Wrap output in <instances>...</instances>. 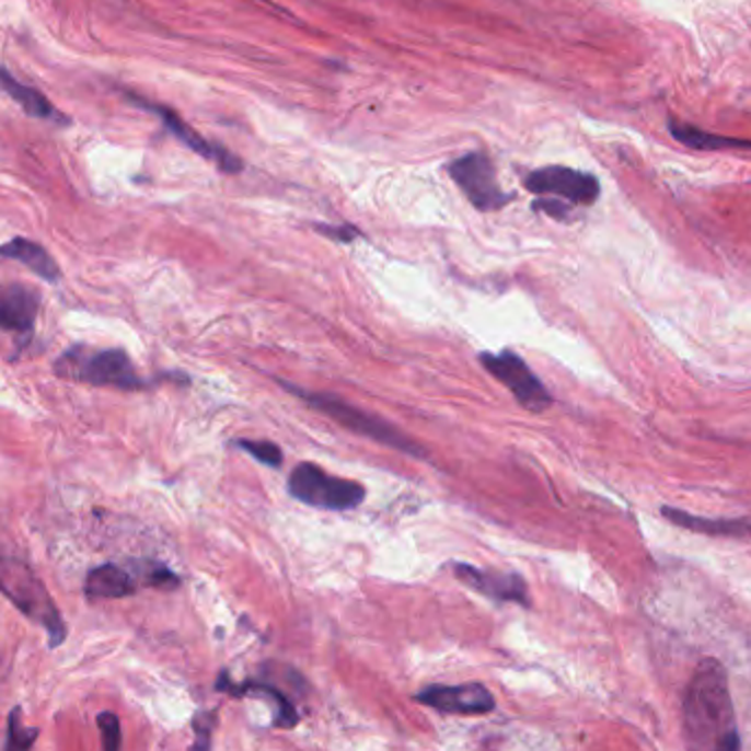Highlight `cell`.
I'll use <instances>...</instances> for the list:
<instances>
[{
    "label": "cell",
    "instance_id": "obj_1",
    "mask_svg": "<svg viewBox=\"0 0 751 751\" xmlns=\"http://www.w3.org/2000/svg\"><path fill=\"white\" fill-rule=\"evenodd\" d=\"M683 738L688 751H723L740 740L729 677L718 659H703L685 688Z\"/></svg>",
    "mask_w": 751,
    "mask_h": 751
},
{
    "label": "cell",
    "instance_id": "obj_2",
    "mask_svg": "<svg viewBox=\"0 0 751 751\" xmlns=\"http://www.w3.org/2000/svg\"><path fill=\"white\" fill-rule=\"evenodd\" d=\"M281 388L286 392H290L292 396H297L299 401H303L308 407H312L314 412L327 416L330 420H334L336 425L345 427L351 434H358L367 440H373L379 444H385L394 451H401L409 458L416 460H427L429 453L409 436H405L398 427L390 425L388 420H383L381 416H373L367 414L365 409L345 403L343 398H336L332 394H319V392H305L301 388H294L290 383H281Z\"/></svg>",
    "mask_w": 751,
    "mask_h": 751
},
{
    "label": "cell",
    "instance_id": "obj_3",
    "mask_svg": "<svg viewBox=\"0 0 751 751\" xmlns=\"http://www.w3.org/2000/svg\"><path fill=\"white\" fill-rule=\"evenodd\" d=\"M0 593L30 620L45 626L51 648L60 646L67 639V624L60 615V609L56 606L45 582L27 563L0 556Z\"/></svg>",
    "mask_w": 751,
    "mask_h": 751
},
{
    "label": "cell",
    "instance_id": "obj_4",
    "mask_svg": "<svg viewBox=\"0 0 751 751\" xmlns=\"http://www.w3.org/2000/svg\"><path fill=\"white\" fill-rule=\"evenodd\" d=\"M56 371L62 379L89 383L95 388H115L124 392L146 388V381L124 349L95 351L84 345H76L58 358Z\"/></svg>",
    "mask_w": 751,
    "mask_h": 751
},
{
    "label": "cell",
    "instance_id": "obj_5",
    "mask_svg": "<svg viewBox=\"0 0 751 751\" xmlns=\"http://www.w3.org/2000/svg\"><path fill=\"white\" fill-rule=\"evenodd\" d=\"M288 493L305 506L332 512L354 510L365 499V488L358 482L334 477L310 462H301L292 469Z\"/></svg>",
    "mask_w": 751,
    "mask_h": 751
},
{
    "label": "cell",
    "instance_id": "obj_6",
    "mask_svg": "<svg viewBox=\"0 0 751 751\" xmlns=\"http://www.w3.org/2000/svg\"><path fill=\"white\" fill-rule=\"evenodd\" d=\"M480 362L530 414H541L554 403L547 388L519 354L510 349L484 351L480 354Z\"/></svg>",
    "mask_w": 751,
    "mask_h": 751
},
{
    "label": "cell",
    "instance_id": "obj_7",
    "mask_svg": "<svg viewBox=\"0 0 751 751\" xmlns=\"http://www.w3.org/2000/svg\"><path fill=\"white\" fill-rule=\"evenodd\" d=\"M449 174L469 203L484 213L499 211L512 200V194L501 189L495 165L486 152H469L455 159L449 165Z\"/></svg>",
    "mask_w": 751,
    "mask_h": 751
},
{
    "label": "cell",
    "instance_id": "obj_8",
    "mask_svg": "<svg viewBox=\"0 0 751 751\" xmlns=\"http://www.w3.org/2000/svg\"><path fill=\"white\" fill-rule=\"evenodd\" d=\"M523 183L536 196H556L571 205H593L600 198V181L593 174L565 165L534 170Z\"/></svg>",
    "mask_w": 751,
    "mask_h": 751
},
{
    "label": "cell",
    "instance_id": "obj_9",
    "mask_svg": "<svg viewBox=\"0 0 751 751\" xmlns=\"http://www.w3.org/2000/svg\"><path fill=\"white\" fill-rule=\"evenodd\" d=\"M128 100L135 102L137 106H141L143 111L157 115V117L161 119V124H163L183 146H187L192 152L200 154L203 159L211 161L218 170H222V172H227V174H238V172H242L244 165H242V161H240L233 152H229V150L222 148V146H216V143L207 141V139H205L203 135H198L187 122H183L172 108H167V106H163V104H154V102H150V100H146V97H141V95H137V93H128Z\"/></svg>",
    "mask_w": 751,
    "mask_h": 751
},
{
    "label": "cell",
    "instance_id": "obj_10",
    "mask_svg": "<svg viewBox=\"0 0 751 751\" xmlns=\"http://www.w3.org/2000/svg\"><path fill=\"white\" fill-rule=\"evenodd\" d=\"M418 703L429 705L438 712L477 716L495 709V696L484 683H460V685H431L414 696Z\"/></svg>",
    "mask_w": 751,
    "mask_h": 751
},
{
    "label": "cell",
    "instance_id": "obj_11",
    "mask_svg": "<svg viewBox=\"0 0 751 751\" xmlns=\"http://www.w3.org/2000/svg\"><path fill=\"white\" fill-rule=\"evenodd\" d=\"M455 576L471 589L480 591L482 596L497 600V602H517L530 606L528 585L517 574H499V571H484L473 565L458 563Z\"/></svg>",
    "mask_w": 751,
    "mask_h": 751
},
{
    "label": "cell",
    "instance_id": "obj_12",
    "mask_svg": "<svg viewBox=\"0 0 751 751\" xmlns=\"http://www.w3.org/2000/svg\"><path fill=\"white\" fill-rule=\"evenodd\" d=\"M216 688L220 692H227V694H233V696H257V698H264L275 709V725L277 727H294L297 720H299V714H297L294 705L290 703V698L279 688H275L270 683H257V681L233 683V681H229L227 672H222L218 677Z\"/></svg>",
    "mask_w": 751,
    "mask_h": 751
},
{
    "label": "cell",
    "instance_id": "obj_13",
    "mask_svg": "<svg viewBox=\"0 0 751 751\" xmlns=\"http://www.w3.org/2000/svg\"><path fill=\"white\" fill-rule=\"evenodd\" d=\"M38 294L27 286L0 288V327L32 332L38 316Z\"/></svg>",
    "mask_w": 751,
    "mask_h": 751
},
{
    "label": "cell",
    "instance_id": "obj_14",
    "mask_svg": "<svg viewBox=\"0 0 751 751\" xmlns=\"http://www.w3.org/2000/svg\"><path fill=\"white\" fill-rule=\"evenodd\" d=\"M661 515L672 525L690 530V532H701L707 536H727V539H751V523L747 521L707 519V517L690 515L679 508H661Z\"/></svg>",
    "mask_w": 751,
    "mask_h": 751
},
{
    "label": "cell",
    "instance_id": "obj_15",
    "mask_svg": "<svg viewBox=\"0 0 751 751\" xmlns=\"http://www.w3.org/2000/svg\"><path fill=\"white\" fill-rule=\"evenodd\" d=\"M0 89H3L14 102L21 104V108L38 119L45 122H56V124H67V119L56 111V106L34 86L21 82L14 73H10L3 65H0Z\"/></svg>",
    "mask_w": 751,
    "mask_h": 751
},
{
    "label": "cell",
    "instance_id": "obj_16",
    "mask_svg": "<svg viewBox=\"0 0 751 751\" xmlns=\"http://www.w3.org/2000/svg\"><path fill=\"white\" fill-rule=\"evenodd\" d=\"M0 259H16L45 281L60 279V266L51 257V253L43 249L38 242H32L27 238H14L8 244L0 246Z\"/></svg>",
    "mask_w": 751,
    "mask_h": 751
},
{
    "label": "cell",
    "instance_id": "obj_17",
    "mask_svg": "<svg viewBox=\"0 0 751 751\" xmlns=\"http://www.w3.org/2000/svg\"><path fill=\"white\" fill-rule=\"evenodd\" d=\"M84 591L93 600H113L126 598L137 591V582L132 576L119 565H102L95 567L84 582Z\"/></svg>",
    "mask_w": 751,
    "mask_h": 751
},
{
    "label": "cell",
    "instance_id": "obj_18",
    "mask_svg": "<svg viewBox=\"0 0 751 751\" xmlns=\"http://www.w3.org/2000/svg\"><path fill=\"white\" fill-rule=\"evenodd\" d=\"M668 130L670 135L692 148V150H701V152H714V150H751V141L749 139H736V137H723V135H714L701 128H694L685 122H677L670 119L668 122Z\"/></svg>",
    "mask_w": 751,
    "mask_h": 751
},
{
    "label": "cell",
    "instance_id": "obj_19",
    "mask_svg": "<svg viewBox=\"0 0 751 751\" xmlns=\"http://www.w3.org/2000/svg\"><path fill=\"white\" fill-rule=\"evenodd\" d=\"M38 738V729L25 727L21 707H16L10 716V727H8V751H32L34 742Z\"/></svg>",
    "mask_w": 751,
    "mask_h": 751
},
{
    "label": "cell",
    "instance_id": "obj_20",
    "mask_svg": "<svg viewBox=\"0 0 751 751\" xmlns=\"http://www.w3.org/2000/svg\"><path fill=\"white\" fill-rule=\"evenodd\" d=\"M235 447L244 453H249L251 458H255L259 464L264 466H273L279 469L284 462V453L277 444L273 442H259V440H238Z\"/></svg>",
    "mask_w": 751,
    "mask_h": 751
},
{
    "label": "cell",
    "instance_id": "obj_21",
    "mask_svg": "<svg viewBox=\"0 0 751 751\" xmlns=\"http://www.w3.org/2000/svg\"><path fill=\"white\" fill-rule=\"evenodd\" d=\"M97 725H100V731H102L104 751H119L122 749V725H119L117 714L102 712L97 716Z\"/></svg>",
    "mask_w": 751,
    "mask_h": 751
},
{
    "label": "cell",
    "instance_id": "obj_22",
    "mask_svg": "<svg viewBox=\"0 0 751 751\" xmlns=\"http://www.w3.org/2000/svg\"><path fill=\"white\" fill-rule=\"evenodd\" d=\"M216 712H200L194 718V731H196V742L192 747V751H211V733L213 727L218 723Z\"/></svg>",
    "mask_w": 751,
    "mask_h": 751
},
{
    "label": "cell",
    "instance_id": "obj_23",
    "mask_svg": "<svg viewBox=\"0 0 751 751\" xmlns=\"http://www.w3.org/2000/svg\"><path fill=\"white\" fill-rule=\"evenodd\" d=\"M146 582L150 587H159V589H174L178 585V576L172 574L167 567L163 565H157V563H148L146 565Z\"/></svg>",
    "mask_w": 751,
    "mask_h": 751
},
{
    "label": "cell",
    "instance_id": "obj_24",
    "mask_svg": "<svg viewBox=\"0 0 751 751\" xmlns=\"http://www.w3.org/2000/svg\"><path fill=\"white\" fill-rule=\"evenodd\" d=\"M536 211H545L550 213L552 218L556 220H565L569 216V205L565 200H550V198H543V200H536L532 205Z\"/></svg>",
    "mask_w": 751,
    "mask_h": 751
},
{
    "label": "cell",
    "instance_id": "obj_25",
    "mask_svg": "<svg viewBox=\"0 0 751 751\" xmlns=\"http://www.w3.org/2000/svg\"><path fill=\"white\" fill-rule=\"evenodd\" d=\"M325 238H332V240H336V242H351V240H356L358 238V229H354V227H347V224H343V227H327V224H321V227H316Z\"/></svg>",
    "mask_w": 751,
    "mask_h": 751
},
{
    "label": "cell",
    "instance_id": "obj_26",
    "mask_svg": "<svg viewBox=\"0 0 751 751\" xmlns=\"http://www.w3.org/2000/svg\"><path fill=\"white\" fill-rule=\"evenodd\" d=\"M723 751H740V740H738V742H731V744L725 747Z\"/></svg>",
    "mask_w": 751,
    "mask_h": 751
}]
</instances>
